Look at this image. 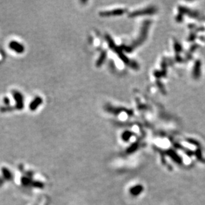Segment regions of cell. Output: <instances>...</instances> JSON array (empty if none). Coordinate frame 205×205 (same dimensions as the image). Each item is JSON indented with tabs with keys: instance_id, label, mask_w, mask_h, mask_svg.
<instances>
[{
	"instance_id": "6da1fadb",
	"label": "cell",
	"mask_w": 205,
	"mask_h": 205,
	"mask_svg": "<svg viewBox=\"0 0 205 205\" xmlns=\"http://www.w3.org/2000/svg\"><path fill=\"white\" fill-rule=\"evenodd\" d=\"M13 96L15 99L16 105L15 108L17 109H22L24 108V102H23V95L19 92L17 90H13Z\"/></svg>"
},
{
	"instance_id": "7a4b0ae2",
	"label": "cell",
	"mask_w": 205,
	"mask_h": 205,
	"mask_svg": "<svg viewBox=\"0 0 205 205\" xmlns=\"http://www.w3.org/2000/svg\"><path fill=\"white\" fill-rule=\"evenodd\" d=\"M9 48H11V50L15 51L19 54H21L25 51V47L22 44L18 43L17 41H11L9 44Z\"/></svg>"
},
{
	"instance_id": "3957f363",
	"label": "cell",
	"mask_w": 205,
	"mask_h": 205,
	"mask_svg": "<svg viewBox=\"0 0 205 205\" xmlns=\"http://www.w3.org/2000/svg\"><path fill=\"white\" fill-rule=\"evenodd\" d=\"M125 10L123 9H114L112 11H102L99 13V15L101 17H109L112 15H120L124 13Z\"/></svg>"
},
{
	"instance_id": "277c9868",
	"label": "cell",
	"mask_w": 205,
	"mask_h": 205,
	"mask_svg": "<svg viewBox=\"0 0 205 205\" xmlns=\"http://www.w3.org/2000/svg\"><path fill=\"white\" fill-rule=\"evenodd\" d=\"M43 103V99L40 96H37L29 104V109L31 111H35Z\"/></svg>"
},
{
	"instance_id": "5b68a950",
	"label": "cell",
	"mask_w": 205,
	"mask_h": 205,
	"mask_svg": "<svg viewBox=\"0 0 205 205\" xmlns=\"http://www.w3.org/2000/svg\"><path fill=\"white\" fill-rule=\"evenodd\" d=\"M106 51H103V52L101 53V55H100V56L99 59H98L97 62H96V65L97 67H100V66H102V64L104 63L105 59H106Z\"/></svg>"
}]
</instances>
